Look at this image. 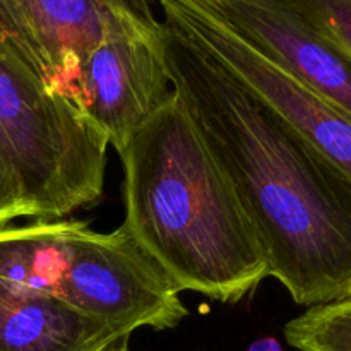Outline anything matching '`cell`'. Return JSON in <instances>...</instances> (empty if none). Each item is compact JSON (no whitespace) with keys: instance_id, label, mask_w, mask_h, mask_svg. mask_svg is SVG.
Masks as SVG:
<instances>
[{"instance_id":"1","label":"cell","mask_w":351,"mask_h":351,"mask_svg":"<svg viewBox=\"0 0 351 351\" xmlns=\"http://www.w3.org/2000/svg\"><path fill=\"white\" fill-rule=\"evenodd\" d=\"M163 27L171 89L252 223L267 276L305 307L351 297L350 178L206 51Z\"/></svg>"},{"instance_id":"2","label":"cell","mask_w":351,"mask_h":351,"mask_svg":"<svg viewBox=\"0 0 351 351\" xmlns=\"http://www.w3.org/2000/svg\"><path fill=\"white\" fill-rule=\"evenodd\" d=\"M119 156L123 226L175 288L221 304L252 295L267 278L263 245L175 93Z\"/></svg>"},{"instance_id":"3","label":"cell","mask_w":351,"mask_h":351,"mask_svg":"<svg viewBox=\"0 0 351 351\" xmlns=\"http://www.w3.org/2000/svg\"><path fill=\"white\" fill-rule=\"evenodd\" d=\"M0 274L129 335L173 329L189 315L180 291L123 225L95 232L88 221L62 218L3 226Z\"/></svg>"},{"instance_id":"4","label":"cell","mask_w":351,"mask_h":351,"mask_svg":"<svg viewBox=\"0 0 351 351\" xmlns=\"http://www.w3.org/2000/svg\"><path fill=\"white\" fill-rule=\"evenodd\" d=\"M108 139L0 38V158L34 219H62L101 199Z\"/></svg>"},{"instance_id":"5","label":"cell","mask_w":351,"mask_h":351,"mask_svg":"<svg viewBox=\"0 0 351 351\" xmlns=\"http://www.w3.org/2000/svg\"><path fill=\"white\" fill-rule=\"evenodd\" d=\"M163 23L235 75L351 180V117L250 45L211 0H160Z\"/></svg>"},{"instance_id":"6","label":"cell","mask_w":351,"mask_h":351,"mask_svg":"<svg viewBox=\"0 0 351 351\" xmlns=\"http://www.w3.org/2000/svg\"><path fill=\"white\" fill-rule=\"evenodd\" d=\"M165 27L156 16L117 23L79 69L72 99L120 153L171 96Z\"/></svg>"},{"instance_id":"7","label":"cell","mask_w":351,"mask_h":351,"mask_svg":"<svg viewBox=\"0 0 351 351\" xmlns=\"http://www.w3.org/2000/svg\"><path fill=\"white\" fill-rule=\"evenodd\" d=\"M17 53L72 99L79 69L120 21L154 16L151 0H0ZM74 101V99H72Z\"/></svg>"},{"instance_id":"8","label":"cell","mask_w":351,"mask_h":351,"mask_svg":"<svg viewBox=\"0 0 351 351\" xmlns=\"http://www.w3.org/2000/svg\"><path fill=\"white\" fill-rule=\"evenodd\" d=\"M267 58L351 117V60L293 0H211Z\"/></svg>"},{"instance_id":"9","label":"cell","mask_w":351,"mask_h":351,"mask_svg":"<svg viewBox=\"0 0 351 351\" xmlns=\"http://www.w3.org/2000/svg\"><path fill=\"white\" fill-rule=\"evenodd\" d=\"M130 338L57 295L0 278V351H129Z\"/></svg>"},{"instance_id":"10","label":"cell","mask_w":351,"mask_h":351,"mask_svg":"<svg viewBox=\"0 0 351 351\" xmlns=\"http://www.w3.org/2000/svg\"><path fill=\"white\" fill-rule=\"evenodd\" d=\"M283 332L298 351H351V297L308 307Z\"/></svg>"},{"instance_id":"11","label":"cell","mask_w":351,"mask_h":351,"mask_svg":"<svg viewBox=\"0 0 351 351\" xmlns=\"http://www.w3.org/2000/svg\"><path fill=\"white\" fill-rule=\"evenodd\" d=\"M307 19L351 60V0H293Z\"/></svg>"},{"instance_id":"12","label":"cell","mask_w":351,"mask_h":351,"mask_svg":"<svg viewBox=\"0 0 351 351\" xmlns=\"http://www.w3.org/2000/svg\"><path fill=\"white\" fill-rule=\"evenodd\" d=\"M17 218H29V211L16 178L0 158V226Z\"/></svg>"},{"instance_id":"13","label":"cell","mask_w":351,"mask_h":351,"mask_svg":"<svg viewBox=\"0 0 351 351\" xmlns=\"http://www.w3.org/2000/svg\"><path fill=\"white\" fill-rule=\"evenodd\" d=\"M247 351H283L280 341L274 338H263L254 341Z\"/></svg>"},{"instance_id":"14","label":"cell","mask_w":351,"mask_h":351,"mask_svg":"<svg viewBox=\"0 0 351 351\" xmlns=\"http://www.w3.org/2000/svg\"><path fill=\"white\" fill-rule=\"evenodd\" d=\"M0 38H2L3 41H5L7 45H9L10 48H12V40H10V27H9V23H7V17H5V14H3V9H2V5H0ZM14 50V48H12ZM16 51V50H14ZM17 53V51H16Z\"/></svg>"}]
</instances>
